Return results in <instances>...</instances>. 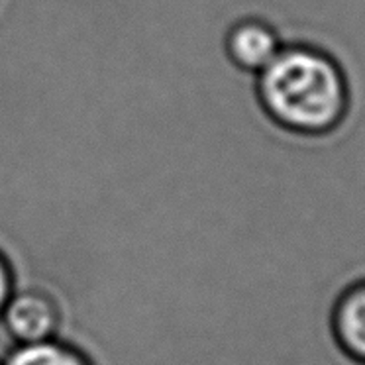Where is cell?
<instances>
[{
    "label": "cell",
    "mask_w": 365,
    "mask_h": 365,
    "mask_svg": "<svg viewBox=\"0 0 365 365\" xmlns=\"http://www.w3.org/2000/svg\"><path fill=\"white\" fill-rule=\"evenodd\" d=\"M255 79L262 108L287 132L330 134L348 116L346 73L330 53L314 46H283Z\"/></svg>",
    "instance_id": "cell-1"
},
{
    "label": "cell",
    "mask_w": 365,
    "mask_h": 365,
    "mask_svg": "<svg viewBox=\"0 0 365 365\" xmlns=\"http://www.w3.org/2000/svg\"><path fill=\"white\" fill-rule=\"evenodd\" d=\"M0 324L14 344L53 340L59 338L63 326V309L61 302L41 287H16L0 314Z\"/></svg>",
    "instance_id": "cell-2"
},
{
    "label": "cell",
    "mask_w": 365,
    "mask_h": 365,
    "mask_svg": "<svg viewBox=\"0 0 365 365\" xmlns=\"http://www.w3.org/2000/svg\"><path fill=\"white\" fill-rule=\"evenodd\" d=\"M224 48L226 57L238 69L250 75H259L281 51L283 41L269 22L259 18H244L226 32Z\"/></svg>",
    "instance_id": "cell-3"
},
{
    "label": "cell",
    "mask_w": 365,
    "mask_h": 365,
    "mask_svg": "<svg viewBox=\"0 0 365 365\" xmlns=\"http://www.w3.org/2000/svg\"><path fill=\"white\" fill-rule=\"evenodd\" d=\"M330 330L341 354L365 365V279L349 283L332 304Z\"/></svg>",
    "instance_id": "cell-4"
},
{
    "label": "cell",
    "mask_w": 365,
    "mask_h": 365,
    "mask_svg": "<svg viewBox=\"0 0 365 365\" xmlns=\"http://www.w3.org/2000/svg\"><path fill=\"white\" fill-rule=\"evenodd\" d=\"M2 365H95V361L79 346L53 338L38 344H14Z\"/></svg>",
    "instance_id": "cell-5"
},
{
    "label": "cell",
    "mask_w": 365,
    "mask_h": 365,
    "mask_svg": "<svg viewBox=\"0 0 365 365\" xmlns=\"http://www.w3.org/2000/svg\"><path fill=\"white\" fill-rule=\"evenodd\" d=\"M16 289V273L10 263L6 252L0 250V314L6 307V302Z\"/></svg>",
    "instance_id": "cell-6"
},
{
    "label": "cell",
    "mask_w": 365,
    "mask_h": 365,
    "mask_svg": "<svg viewBox=\"0 0 365 365\" xmlns=\"http://www.w3.org/2000/svg\"><path fill=\"white\" fill-rule=\"evenodd\" d=\"M0 365H2V359H0Z\"/></svg>",
    "instance_id": "cell-7"
}]
</instances>
